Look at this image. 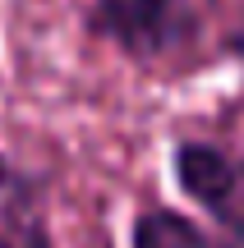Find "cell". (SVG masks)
Segmentation results:
<instances>
[{
  "label": "cell",
  "mask_w": 244,
  "mask_h": 248,
  "mask_svg": "<svg viewBox=\"0 0 244 248\" xmlns=\"http://www.w3.org/2000/svg\"><path fill=\"white\" fill-rule=\"evenodd\" d=\"M74 5L88 37L106 42L143 69L180 60L203 32L194 0H74Z\"/></svg>",
  "instance_id": "cell-1"
},
{
  "label": "cell",
  "mask_w": 244,
  "mask_h": 248,
  "mask_svg": "<svg viewBox=\"0 0 244 248\" xmlns=\"http://www.w3.org/2000/svg\"><path fill=\"white\" fill-rule=\"evenodd\" d=\"M175 188L221 230L230 248H244V147L212 138H180L171 147Z\"/></svg>",
  "instance_id": "cell-2"
},
{
  "label": "cell",
  "mask_w": 244,
  "mask_h": 248,
  "mask_svg": "<svg viewBox=\"0 0 244 248\" xmlns=\"http://www.w3.org/2000/svg\"><path fill=\"white\" fill-rule=\"evenodd\" d=\"M129 248H230L212 230H203L189 212L175 207H143L129 221Z\"/></svg>",
  "instance_id": "cell-3"
},
{
  "label": "cell",
  "mask_w": 244,
  "mask_h": 248,
  "mask_svg": "<svg viewBox=\"0 0 244 248\" xmlns=\"http://www.w3.org/2000/svg\"><path fill=\"white\" fill-rule=\"evenodd\" d=\"M0 248H51L42 225H23V230H9V225H0Z\"/></svg>",
  "instance_id": "cell-4"
},
{
  "label": "cell",
  "mask_w": 244,
  "mask_h": 248,
  "mask_svg": "<svg viewBox=\"0 0 244 248\" xmlns=\"http://www.w3.org/2000/svg\"><path fill=\"white\" fill-rule=\"evenodd\" d=\"M9 184H14V166H9L5 152H0V188H9Z\"/></svg>",
  "instance_id": "cell-5"
}]
</instances>
